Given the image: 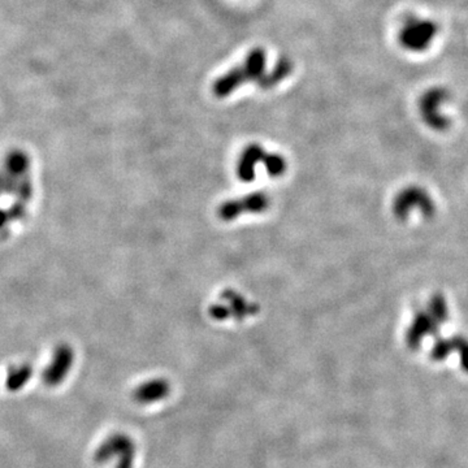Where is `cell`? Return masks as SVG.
Listing matches in <instances>:
<instances>
[{
  "instance_id": "obj_11",
  "label": "cell",
  "mask_w": 468,
  "mask_h": 468,
  "mask_svg": "<svg viewBox=\"0 0 468 468\" xmlns=\"http://www.w3.org/2000/svg\"><path fill=\"white\" fill-rule=\"evenodd\" d=\"M33 372H34L33 367L28 363L12 367L7 373V379H6L7 389L10 392H17L20 389H22L33 377Z\"/></svg>"
},
{
  "instance_id": "obj_14",
  "label": "cell",
  "mask_w": 468,
  "mask_h": 468,
  "mask_svg": "<svg viewBox=\"0 0 468 468\" xmlns=\"http://www.w3.org/2000/svg\"><path fill=\"white\" fill-rule=\"evenodd\" d=\"M455 352V345H454V338H442V337H437L433 347L430 350V358L435 362H441L444 359H446L450 354Z\"/></svg>"
},
{
  "instance_id": "obj_5",
  "label": "cell",
  "mask_w": 468,
  "mask_h": 468,
  "mask_svg": "<svg viewBox=\"0 0 468 468\" xmlns=\"http://www.w3.org/2000/svg\"><path fill=\"white\" fill-rule=\"evenodd\" d=\"M449 99V93L444 87H430L419 99L421 120L435 132H445L450 128L449 117L444 114V105Z\"/></svg>"
},
{
  "instance_id": "obj_1",
  "label": "cell",
  "mask_w": 468,
  "mask_h": 468,
  "mask_svg": "<svg viewBox=\"0 0 468 468\" xmlns=\"http://www.w3.org/2000/svg\"><path fill=\"white\" fill-rule=\"evenodd\" d=\"M266 67H267L266 50L262 47L254 48L250 51L246 59L239 66L230 69L229 72H227L215 81L212 91L218 98H225L248 82L255 81L259 84L262 77L266 75Z\"/></svg>"
},
{
  "instance_id": "obj_13",
  "label": "cell",
  "mask_w": 468,
  "mask_h": 468,
  "mask_svg": "<svg viewBox=\"0 0 468 468\" xmlns=\"http://www.w3.org/2000/svg\"><path fill=\"white\" fill-rule=\"evenodd\" d=\"M242 212H251V213H259L268 209L269 206V198L264 193H254L245 197L243 199H239Z\"/></svg>"
},
{
  "instance_id": "obj_12",
  "label": "cell",
  "mask_w": 468,
  "mask_h": 468,
  "mask_svg": "<svg viewBox=\"0 0 468 468\" xmlns=\"http://www.w3.org/2000/svg\"><path fill=\"white\" fill-rule=\"evenodd\" d=\"M427 310L430 311V315L435 317V320L439 323L441 326L446 324L449 320V306L445 299V296L439 293H436L430 296V302Z\"/></svg>"
},
{
  "instance_id": "obj_9",
  "label": "cell",
  "mask_w": 468,
  "mask_h": 468,
  "mask_svg": "<svg viewBox=\"0 0 468 468\" xmlns=\"http://www.w3.org/2000/svg\"><path fill=\"white\" fill-rule=\"evenodd\" d=\"M266 151L257 144H249L239 156L237 164V174L242 181L249 182L255 177L257 164L263 162Z\"/></svg>"
},
{
  "instance_id": "obj_3",
  "label": "cell",
  "mask_w": 468,
  "mask_h": 468,
  "mask_svg": "<svg viewBox=\"0 0 468 468\" xmlns=\"http://www.w3.org/2000/svg\"><path fill=\"white\" fill-rule=\"evenodd\" d=\"M137 446L134 439L123 432L110 435L100 442L94 453L98 465L115 462V468H134Z\"/></svg>"
},
{
  "instance_id": "obj_2",
  "label": "cell",
  "mask_w": 468,
  "mask_h": 468,
  "mask_svg": "<svg viewBox=\"0 0 468 468\" xmlns=\"http://www.w3.org/2000/svg\"><path fill=\"white\" fill-rule=\"evenodd\" d=\"M439 34V24L435 20L410 15L402 20L397 31V42L403 51L421 55L430 51Z\"/></svg>"
},
{
  "instance_id": "obj_15",
  "label": "cell",
  "mask_w": 468,
  "mask_h": 468,
  "mask_svg": "<svg viewBox=\"0 0 468 468\" xmlns=\"http://www.w3.org/2000/svg\"><path fill=\"white\" fill-rule=\"evenodd\" d=\"M263 163L271 177H280L287 172V163L280 153H266Z\"/></svg>"
},
{
  "instance_id": "obj_16",
  "label": "cell",
  "mask_w": 468,
  "mask_h": 468,
  "mask_svg": "<svg viewBox=\"0 0 468 468\" xmlns=\"http://www.w3.org/2000/svg\"><path fill=\"white\" fill-rule=\"evenodd\" d=\"M455 352L458 353L460 367L465 372L468 373V340L463 335H454Z\"/></svg>"
},
{
  "instance_id": "obj_8",
  "label": "cell",
  "mask_w": 468,
  "mask_h": 468,
  "mask_svg": "<svg viewBox=\"0 0 468 468\" xmlns=\"http://www.w3.org/2000/svg\"><path fill=\"white\" fill-rule=\"evenodd\" d=\"M171 393V384L168 380L158 377L139 384L133 392L132 398L138 405H151L165 400Z\"/></svg>"
},
{
  "instance_id": "obj_10",
  "label": "cell",
  "mask_w": 468,
  "mask_h": 468,
  "mask_svg": "<svg viewBox=\"0 0 468 468\" xmlns=\"http://www.w3.org/2000/svg\"><path fill=\"white\" fill-rule=\"evenodd\" d=\"M293 69H294V64L290 59L287 58V56L278 59V61L273 69L269 73H266L264 76L262 77V80L259 81L258 86L263 90H271V89L280 85L284 80H287V77L293 73Z\"/></svg>"
},
{
  "instance_id": "obj_6",
  "label": "cell",
  "mask_w": 468,
  "mask_h": 468,
  "mask_svg": "<svg viewBox=\"0 0 468 468\" xmlns=\"http://www.w3.org/2000/svg\"><path fill=\"white\" fill-rule=\"evenodd\" d=\"M441 325L430 315L427 308L419 310L411 320V324L406 331V345L411 350H418L425 337H439Z\"/></svg>"
},
{
  "instance_id": "obj_7",
  "label": "cell",
  "mask_w": 468,
  "mask_h": 468,
  "mask_svg": "<svg viewBox=\"0 0 468 468\" xmlns=\"http://www.w3.org/2000/svg\"><path fill=\"white\" fill-rule=\"evenodd\" d=\"M75 363V352L68 345H60L55 352L52 361L43 372V382L47 386H58L67 379Z\"/></svg>"
},
{
  "instance_id": "obj_4",
  "label": "cell",
  "mask_w": 468,
  "mask_h": 468,
  "mask_svg": "<svg viewBox=\"0 0 468 468\" xmlns=\"http://www.w3.org/2000/svg\"><path fill=\"white\" fill-rule=\"evenodd\" d=\"M393 215L398 220H406L414 211L430 219L436 213V204L428 190L418 185H411L400 191L392 204Z\"/></svg>"
}]
</instances>
